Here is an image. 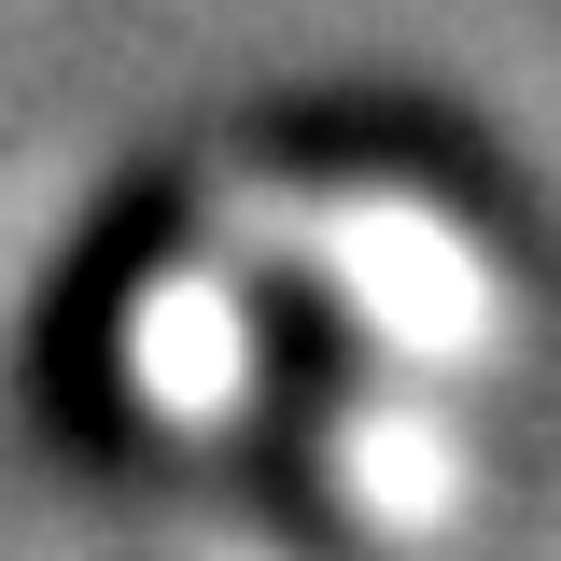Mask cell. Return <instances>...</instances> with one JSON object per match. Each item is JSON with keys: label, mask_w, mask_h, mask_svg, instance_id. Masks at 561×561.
<instances>
[{"label": "cell", "mask_w": 561, "mask_h": 561, "mask_svg": "<svg viewBox=\"0 0 561 561\" xmlns=\"http://www.w3.org/2000/svg\"><path fill=\"white\" fill-rule=\"evenodd\" d=\"M548 365V253L435 113H225L43 295L84 463L225 505L253 561H435Z\"/></svg>", "instance_id": "6da1fadb"}, {"label": "cell", "mask_w": 561, "mask_h": 561, "mask_svg": "<svg viewBox=\"0 0 561 561\" xmlns=\"http://www.w3.org/2000/svg\"><path fill=\"white\" fill-rule=\"evenodd\" d=\"M210 561H253V548H210Z\"/></svg>", "instance_id": "7a4b0ae2"}]
</instances>
